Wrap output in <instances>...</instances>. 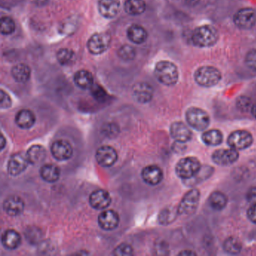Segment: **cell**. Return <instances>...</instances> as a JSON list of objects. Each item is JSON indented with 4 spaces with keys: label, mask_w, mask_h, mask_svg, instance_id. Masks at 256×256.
<instances>
[{
    "label": "cell",
    "mask_w": 256,
    "mask_h": 256,
    "mask_svg": "<svg viewBox=\"0 0 256 256\" xmlns=\"http://www.w3.org/2000/svg\"><path fill=\"white\" fill-rule=\"evenodd\" d=\"M223 249L229 254L238 255L242 250V244L238 238L231 237L223 243Z\"/></svg>",
    "instance_id": "1f68e13d"
},
{
    "label": "cell",
    "mask_w": 256,
    "mask_h": 256,
    "mask_svg": "<svg viewBox=\"0 0 256 256\" xmlns=\"http://www.w3.org/2000/svg\"><path fill=\"white\" fill-rule=\"evenodd\" d=\"M154 88L149 84L140 82L132 88V97L139 103H148L154 97Z\"/></svg>",
    "instance_id": "4fadbf2b"
},
{
    "label": "cell",
    "mask_w": 256,
    "mask_h": 256,
    "mask_svg": "<svg viewBox=\"0 0 256 256\" xmlns=\"http://www.w3.org/2000/svg\"><path fill=\"white\" fill-rule=\"evenodd\" d=\"M95 159L100 166L111 167L115 164L118 159L117 151L111 146H102L97 150Z\"/></svg>",
    "instance_id": "8fae6325"
},
{
    "label": "cell",
    "mask_w": 256,
    "mask_h": 256,
    "mask_svg": "<svg viewBox=\"0 0 256 256\" xmlns=\"http://www.w3.org/2000/svg\"><path fill=\"white\" fill-rule=\"evenodd\" d=\"M35 121H36V117L35 114L28 109H23L16 115V123L19 127L23 129H30L34 126Z\"/></svg>",
    "instance_id": "7402d4cb"
},
{
    "label": "cell",
    "mask_w": 256,
    "mask_h": 256,
    "mask_svg": "<svg viewBox=\"0 0 256 256\" xmlns=\"http://www.w3.org/2000/svg\"><path fill=\"white\" fill-rule=\"evenodd\" d=\"M127 37L132 43L141 45L147 41L148 34L143 26L134 24L128 28Z\"/></svg>",
    "instance_id": "44dd1931"
},
{
    "label": "cell",
    "mask_w": 256,
    "mask_h": 256,
    "mask_svg": "<svg viewBox=\"0 0 256 256\" xmlns=\"http://www.w3.org/2000/svg\"><path fill=\"white\" fill-rule=\"evenodd\" d=\"M24 201L20 197L16 195L8 197L3 203L4 211L11 216H17L21 214L24 210Z\"/></svg>",
    "instance_id": "ffe728a7"
},
{
    "label": "cell",
    "mask_w": 256,
    "mask_h": 256,
    "mask_svg": "<svg viewBox=\"0 0 256 256\" xmlns=\"http://www.w3.org/2000/svg\"><path fill=\"white\" fill-rule=\"evenodd\" d=\"M178 215L177 207H166L159 215V222L163 226H169L176 220Z\"/></svg>",
    "instance_id": "4dcf8cb0"
},
{
    "label": "cell",
    "mask_w": 256,
    "mask_h": 256,
    "mask_svg": "<svg viewBox=\"0 0 256 256\" xmlns=\"http://www.w3.org/2000/svg\"><path fill=\"white\" fill-rule=\"evenodd\" d=\"M154 75L157 80L166 86L176 85L179 79V72L176 65L166 60L157 63L154 69Z\"/></svg>",
    "instance_id": "6da1fadb"
},
{
    "label": "cell",
    "mask_w": 256,
    "mask_h": 256,
    "mask_svg": "<svg viewBox=\"0 0 256 256\" xmlns=\"http://www.w3.org/2000/svg\"><path fill=\"white\" fill-rule=\"evenodd\" d=\"M238 106L242 111H247V109L252 107L250 99L245 96L241 97L238 100Z\"/></svg>",
    "instance_id": "ab89813d"
},
{
    "label": "cell",
    "mask_w": 256,
    "mask_h": 256,
    "mask_svg": "<svg viewBox=\"0 0 256 256\" xmlns=\"http://www.w3.org/2000/svg\"><path fill=\"white\" fill-rule=\"evenodd\" d=\"M15 30V23L10 17H2L1 18V33L2 35H10Z\"/></svg>",
    "instance_id": "e575fe53"
},
{
    "label": "cell",
    "mask_w": 256,
    "mask_h": 256,
    "mask_svg": "<svg viewBox=\"0 0 256 256\" xmlns=\"http://www.w3.org/2000/svg\"><path fill=\"white\" fill-rule=\"evenodd\" d=\"M5 138H4L3 135H2L1 136V149L3 150L4 147H5Z\"/></svg>",
    "instance_id": "f6af8a7d"
},
{
    "label": "cell",
    "mask_w": 256,
    "mask_h": 256,
    "mask_svg": "<svg viewBox=\"0 0 256 256\" xmlns=\"http://www.w3.org/2000/svg\"><path fill=\"white\" fill-rule=\"evenodd\" d=\"M201 139L207 145L215 147L223 142V135L219 129H210L202 134Z\"/></svg>",
    "instance_id": "f1b7e54d"
},
{
    "label": "cell",
    "mask_w": 256,
    "mask_h": 256,
    "mask_svg": "<svg viewBox=\"0 0 256 256\" xmlns=\"http://www.w3.org/2000/svg\"><path fill=\"white\" fill-rule=\"evenodd\" d=\"M221 79V72L213 66H202L195 72V82L204 87L216 86Z\"/></svg>",
    "instance_id": "3957f363"
},
{
    "label": "cell",
    "mask_w": 256,
    "mask_h": 256,
    "mask_svg": "<svg viewBox=\"0 0 256 256\" xmlns=\"http://www.w3.org/2000/svg\"><path fill=\"white\" fill-rule=\"evenodd\" d=\"M179 256H196V253L192 250H183L179 253Z\"/></svg>",
    "instance_id": "7bdbcfd3"
},
{
    "label": "cell",
    "mask_w": 256,
    "mask_h": 256,
    "mask_svg": "<svg viewBox=\"0 0 256 256\" xmlns=\"http://www.w3.org/2000/svg\"><path fill=\"white\" fill-rule=\"evenodd\" d=\"M98 11L104 18L111 19L116 17L120 11V0H99Z\"/></svg>",
    "instance_id": "d6986e66"
},
{
    "label": "cell",
    "mask_w": 256,
    "mask_h": 256,
    "mask_svg": "<svg viewBox=\"0 0 256 256\" xmlns=\"http://www.w3.org/2000/svg\"><path fill=\"white\" fill-rule=\"evenodd\" d=\"M248 202L251 203L252 204H256V186L250 188L247 192L246 195Z\"/></svg>",
    "instance_id": "b9f144b4"
},
{
    "label": "cell",
    "mask_w": 256,
    "mask_h": 256,
    "mask_svg": "<svg viewBox=\"0 0 256 256\" xmlns=\"http://www.w3.org/2000/svg\"><path fill=\"white\" fill-rule=\"evenodd\" d=\"M124 9L129 15H140L145 11L146 3L144 0H126Z\"/></svg>",
    "instance_id": "f546056e"
},
{
    "label": "cell",
    "mask_w": 256,
    "mask_h": 256,
    "mask_svg": "<svg viewBox=\"0 0 256 256\" xmlns=\"http://www.w3.org/2000/svg\"><path fill=\"white\" fill-rule=\"evenodd\" d=\"M201 163L198 159L193 157H185L181 159L175 168L176 175L181 179H191L201 170Z\"/></svg>",
    "instance_id": "277c9868"
},
{
    "label": "cell",
    "mask_w": 256,
    "mask_h": 256,
    "mask_svg": "<svg viewBox=\"0 0 256 256\" xmlns=\"http://www.w3.org/2000/svg\"><path fill=\"white\" fill-rule=\"evenodd\" d=\"M40 176L42 179L48 182H55L60 179V170L57 166L47 164L40 169Z\"/></svg>",
    "instance_id": "4316f807"
},
{
    "label": "cell",
    "mask_w": 256,
    "mask_h": 256,
    "mask_svg": "<svg viewBox=\"0 0 256 256\" xmlns=\"http://www.w3.org/2000/svg\"><path fill=\"white\" fill-rule=\"evenodd\" d=\"M228 144L236 151H243L250 148L253 142V137L247 130H236L230 134L228 138Z\"/></svg>",
    "instance_id": "ba28073f"
},
{
    "label": "cell",
    "mask_w": 256,
    "mask_h": 256,
    "mask_svg": "<svg viewBox=\"0 0 256 256\" xmlns=\"http://www.w3.org/2000/svg\"><path fill=\"white\" fill-rule=\"evenodd\" d=\"M114 256H132L133 249L129 244H122L116 247L113 252Z\"/></svg>",
    "instance_id": "d590c367"
},
{
    "label": "cell",
    "mask_w": 256,
    "mask_h": 256,
    "mask_svg": "<svg viewBox=\"0 0 256 256\" xmlns=\"http://www.w3.org/2000/svg\"><path fill=\"white\" fill-rule=\"evenodd\" d=\"M91 89H92V95L95 99L98 101H103L105 99L107 93L101 86H98V85H95V86L93 85Z\"/></svg>",
    "instance_id": "74e56055"
},
{
    "label": "cell",
    "mask_w": 256,
    "mask_h": 256,
    "mask_svg": "<svg viewBox=\"0 0 256 256\" xmlns=\"http://www.w3.org/2000/svg\"><path fill=\"white\" fill-rule=\"evenodd\" d=\"M208 202L211 208L219 211L226 208L227 206L228 197L223 192L215 191L209 197Z\"/></svg>",
    "instance_id": "83f0119b"
},
{
    "label": "cell",
    "mask_w": 256,
    "mask_h": 256,
    "mask_svg": "<svg viewBox=\"0 0 256 256\" xmlns=\"http://www.w3.org/2000/svg\"><path fill=\"white\" fill-rule=\"evenodd\" d=\"M11 76L15 82L18 83H26L30 79V68L24 63H19L11 69Z\"/></svg>",
    "instance_id": "484cf974"
},
{
    "label": "cell",
    "mask_w": 256,
    "mask_h": 256,
    "mask_svg": "<svg viewBox=\"0 0 256 256\" xmlns=\"http://www.w3.org/2000/svg\"><path fill=\"white\" fill-rule=\"evenodd\" d=\"M245 60L248 68L256 72V49L250 51L246 56Z\"/></svg>",
    "instance_id": "8d00e7d4"
},
{
    "label": "cell",
    "mask_w": 256,
    "mask_h": 256,
    "mask_svg": "<svg viewBox=\"0 0 256 256\" xmlns=\"http://www.w3.org/2000/svg\"><path fill=\"white\" fill-rule=\"evenodd\" d=\"M118 56L122 60H126V61H131L136 57V51L131 45H124L119 49Z\"/></svg>",
    "instance_id": "836d02e7"
},
{
    "label": "cell",
    "mask_w": 256,
    "mask_h": 256,
    "mask_svg": "<svg viewBox=\"0 0 256 256\" xmlns=\"http://www.w3.org/2000/svg\"><path fill=\"white\" fill-rule=\"evenodd\" d=\"M111 42V35L107 32L94 34L88 41V51L94 55H99L108 49Z\"/></svg>",
    "instance_id": "52a82bcc"
},
{
    "label": "cell",
    "mask_w": 256,
    "mask_h": 256,
    "mask_svg": "<svg viewBox=\"0 0 256 256\" xmlns=\"http://www.w3.org/2000/svg\"><path fill=\"white\" fill-rule=\"evenodd\" d=\"M76 54L74 51L68 48H63L57 52V58L59 63L63 66H67L74 61Z\"/></svg>",
    "instance_id": "d6a6232c"
},
{
    "label": "cell",
    "mask_w": 256,
    "mask_h": 256,
    "mask_svg": "<svg viewBox=\"0 0 256 256\" xmlns=\"http://www.w3.org/2000/svg\"><path fill=\"white\" fill-rule=\"evenodd\" d=\"M89 201V204L92 208L96 210H104L111 204V198L107 191L98 189L91 193Z\"/></svg>",
    "instance_id": "ac0fdd59"
},
{
    "label": "cell",
    "mask_w": 256,
    "mask_h": 256,
    "mask_svg": "<svg viewBox=\"0 0 256 256\" xmlns=\"http://www.w3.org/2000/svg\"><path fill=\"white\" fill-rule=\"evenodd\" d=\"M74 82L76 86L81 89H90L93 86V76L89 71L80 70L75 75Z\"/></svg>",
    "instance_id": "d4e9b609"
},
{
    "label": "cell",
    "mask_w": 256,
    "mask_h": 256,
    "mask_svg": "<svg viewBox=\"0 0 256 256\" xmlns=\"http://www.w3.org/2000/svg\"><path fill=\"white\" fill-rule=\"evenodd\" d=\"M98 225L104 231H113L120 223V216L113 210H107L100 213L98 218Z\"/></svg>",
    "instance_id": "5bb4252c"
},
{
    "label": "cell",
    "mask_w": 256,
    "mask_h": 256,
    "mask_svg": "<svg viewBox=\"0 0 256 256\" xmlns=\"http://www.w3.org/2000/svg\"><path fill=\"white\" fill-rule=\"evenodd\" d=\"M2 244L8 250H16L21 244V236L15 230L8 229L2 234Z\"/></svg>",
    "instance_id": "603a6c76"
},
{
    "label": "cell",
    "mask_w": 256,
    "mask_h": 256,
    "mask_svg": "<svg viewBox=\"0 0 256 256\" xmlns=\"http://www.w3.org/2000/svg\"><path fill=\"white\" fill-rule=\"evenodd\" d=\"M219 39V33L213 26L204 25L194 30L192 40L194 45L199 48L213 46Z\"/></svg>",
    "instance_id": "7a4b0ae2"
},
{
    "label": "cell",
    "mask_w": 256,
    "mask_h": 256,
    "mask_svg": "<svg viewBox=\"0 0 256 256\" xmlns=\"http://www.w3.org/2000/svg\"><path fill=\"white\" fill-rule=\"evenodd\" d=\"M163 176L164 175H163V170L159 166H154V165L147 166L141 172L143 180L147 184L151 186H157L160 184L163 181Z\"/></svg>",
    "instance_id": "e0dca14e"
},
{
    "label": "cell",
    "mask_w": 256,
    "mask_h": 256,
    "mask_svg": "<svg viewBox=\"0 0 256 256\" xmlns=\"http://www.w3.org/2000/svg\"><path fill=\"white\" fill-rule=\"evenodd\" d=\"M251 113L252 114H253V117L256 119V104H253V105H252Z\"/></svg>",
    "instance_id": "ee69618b"
},
{
    "label": "cell",
    "mask_w": 256,
    "mask_h": 256,
    "mask_svg": "<svg viewBox=\"0 0 256 256\" xmlns=\"http://www.w3.org/2000/svg\"><path fill=\"white\" fill-rule=\"evenodd\" d=\"M11 103H12V101H11V98H10L8 93L4 92L3 90H1V104H0L1 108H8V107H11Z\"/></svg>",
    "instance_id": "f35d334b"
},
{
    "label": "cell",
    "mask_w": 256,
    "mask_h": 256,
    "mask_svg": "<svg viewBox=\"0 0 256 256\" xmlns=\"http://www.w3.org/2000/svg\"><path fill=\"white\" fill-rule=\"evenodd\" d=\"M239 158L238 151L229 148V149H219L212 154V160L218 166H228L236 163Z\"/></svg>",
    "instance_id": "9c48e42d"
},
{
    "label": "cell",
    "mask_w": 256,
    "mask_h": 256,
    "mask_svg": "<svg viewBox=\"0 0 256 256\" xmlns=\"http://www.w3.org/2000/svg\"><path fill=\"white\" fill-rule=\"evenodd\" d=\"M53 157L58 161H66L72 158L73 148L70 143L64 140H58L53 143L51 148Z\"/></svg>",
    "instance_id": "7c38bea8"
},
{
    "label": "cell",
    "mask_w": 256,
    "mask_h": 256,
    "mask_svg": "<svg viewBox=\"0 0 256 256\" xmlns=\"http://www.w3.org/2000/svg\"><path fill=\"white\" fill-rule=\"evenodd\" d=\"M186 120L188 125L195 130L204 131L210 125V119L205 111L199 107H189L186 112Z\"/></svg>",
    "instance_id": "5b68a950"
},
{
    "label": "cell",
    "mask_w": 256,
    "mask_h": 256,
    "mask_svg": "<svg viewBox=\"0 0 256 256\" xmlns=\"http://www.w3.org/2000/svg\"><path fill=\"white\" fill-rule=\"evenodd\" d=\"M46 151L42 145L35 144L29 148L26 153V157L29 160V164L37 165L42 163L46 157Z\"/></svg>",
    "instance_id": "cb8c5ba5"
},
{
    "label": "cell",
    "mask_w": 256,
    "mask_h": 256,
    "mask_svg": "<svg viewBox=\"0 0 256 256\" xmlns=\"http://www.w3.org/2000/svg\"><path fill=\"white\" fill-rule=\"evenodd\" d=\"M247 217L252 223L256 224V204H252L247 212Z\"/></svg>",
    "instance_id": "60d3db41"
},
{
    "label": "cell",
    "mask_w": 256,
    "mask_h": 256,
    "mask_svg": "<svg viewBox=\"0 0 256 256\" xmlns=\"http://www.w3.org/2000/svg\"><path fill=\"white\" fill-rule=\"evenodd\" d=\"M29 164L26 155L15 154L10 158L8 163V172L11 176H18L23 173Z\"/></svg>",
    "instance_id": "9a60e30c"
},
{
    "label": "cell",
    "mask_w": 256,
    "mask_h": 256,
    "mask_svg": "<svg viewBox=\"0 0 256 256\" xmlns=\"http://www.w3.org/2000/svg\"><path fill=\"white\" fill-rule=\"evenodd\" d=\"M172 138L178 142L186 143L192 139V132L188 126L182 122H174L170 127Z\"/></svg>",
    "instance_id": "2e32d148"
},
{
    "label": "cell",
    "mask_w": 256,
    "mask_h": 256,
    "mask_svg": "<svg viewBox=\"0 0 256 256\" xmlns=\"http://www.w3.org/2000/svg\"><path fill=\"white\" fill-rule=\"evenodd\" d=\"M201 193L197 189L188 191L184 196L182 197L177 207L179 215L189 216L195 213L199 204Z\"/></svg>",
    "instance_id": "8992f818"
},
{
    "label": "cell",
    "mask_w": 256,
    "mask_h": 256,
    "mask_svg": "<svg viewBox=\"0 0 256 256\" xmlns=\"http://www.w3.org/2000/svg\"><path fill=\"white\" fill-rule=\"evenodd\" d=\"M234 22L237 26L243 29L253 28L256 23V14L254 10L244 8L237 11L234 16Z\"/></svg>",
    "instance_id": "30bf717a"
}]
</instances>
